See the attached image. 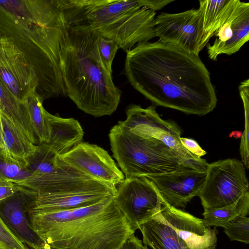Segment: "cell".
Segmentation results:
<instances>
[{"instance_id":"cell-1","label":"cell","mask_w":249,"mask_h":249,"mask_svg":"<svg viewBox=\"0 0 249 249\" xmlns=\"http://www.w3.org/2000/svg\"><path fill=\"white\" fill-rule=\"evenodd\" d=\"M128 82L153 103L188 114L212 111L217 97L198 55L160 41L139 43L126 52Z\"/></svg>"},{"instance_id":"cell-2","label":"cell","mask_w":249,"mask_h":249,"mask_svg":"<svg viewBox=\"0 0 249 249\" xmlns=\"http://www.w3.org/2000/svg\"><path fill=\"white\" fill-rule=\"evenodd\" d=\"M126 114V119L119 121L108 134L113 157L125 178L206 171V160L183 147L178 126L162 119L155 106L131 105Z\"/></svg>"},{"instance_id":"cell-3","label":"cell","mask_w":249,"mask_h":249,"mask_svg":"<svg viewBox=\"0 0 249 249\" xmlns=\"http://www.w3.org/2000/svg\"><path fill=\"white\" fill-rule=\"evenodd\" d=\"M66 28L58 0H0V39L24 54L38 79L37 94L43 102L67 95L59 57Z\"/></svg>"},{"instance_id":"cell-4","label":"cell","mask_w":249,"mask_h":249,"mask_svg":"<svg viewBox=\"0 0 249 249\" xmlns=\"http://www.w3.org/2000/svg\"><path fill=\"white\" fill-rule=\"evenodd\" d=\"M65 19L59 57L67 95L86 113L110 115L118 107L122 92L101 62L96 43L98 33L86 23Z\"/></svg>"},{"instance_id":"cell-5","label":"cell","mask_w":249,"mask_h":249,"mask_svg":"<svg viewBox=\"0 0 249 249\" xmlns=\"http://www.w3.org/2000/svg\"><path fill=\"white\" fill-rule=\"evenodd\" d=\"M110 196L93 205L65 211L28 209L31 226L56 249H120L134 233Z\"/></svg>"},{"instance_id":"cell-6","label":"cell","mask_w":249,"mask_h":249,"mask_svg":"<svg viewBox=\"0 0 249 249\" xmlns=\"http://www.w3.org/2000/svg\"><path fill=\"white\" fill-rule=\"evenodd\" d=\"M66 16L86 23L127 52L156 37L151 0H60Z\"/></svg>"},{"instance_id":"cell-7","label":"cell","mask_w":249,"mask_h":249,"mask_svg":"<svg viewBox=\"0 0 249 249\" xmlns=\"http://www.w3.org/2000/svg\"><path fill=\"white\" fill-rule=\"evenodd\" d=\"M249 192L243 162L227 159L208 163L206 178L198 195L204 212L229 205Z\"/></svg>"},{"instance_id":"cell-8","label":"cell","mask_w":249,"mask_h":249,"mask_svg":"<svg viewBox=\"0 0 249 249\" xmlns=\"http://www.w3.org/2000/svg\"><path fill=\"white\" fill-rule=\"evenodd\" d=\"M114 201L135 233L140 226L160 212L165 202L148 178H125L116 187Z\"/></svg>"},{"instance_id":"cell-9","label":"cell","mask_w":249,"mask_h":249,"mask_svg":"<svg viewBox=\"0 0 249 249\" xmlns=\"http://www.w3.org/2000/svg\"><path fill=\"white\" fill-rule=\"evenodd\" d=\"M155 33L159 41L196 55L207 45L203 15L199 8L175 14L160 13L155 18Z\"/></svg>"},{"instance_id":"cell-10","label":"cell","mask_w":249,"mask_h":249,"mask_svg":"<svg viewBox=\"0 0 249 249\" xmlns=\"http://www.w3.org/2000/svg\"><path fill=\"white\" fill-rule=\"evenodd\" d=\"M32 174L20 186L36 192L55 191L66 187L73 176V169L50 145L38 144L34 154L26 160Z\"/></svg>"},{"instance_id":"cell-11","label":"cell","mask_w":249,"mask_h":249,"mask_svg":"<svg viewBox=\"0 0 249 249\" xmlns=\"http://www.w3.org/2000/svg\"><path fill=\"white\" fill-rule=\"evenodd\" d=\"M61 159L92 178L116 187L125 177L108 152L93 144L81 142Z\"/></svg>"},{"instance_id":"cell-12","label":"cell","mask_w":249,"mask_h":249,"mask_svg":"<svg viewBox=\"0 0 249 249\" xmlns=\"http://www.w3.org/2000/svg\"><path fill=\"white\" fill-rule=\"evenodd\" d=\"M36 192L22 186L0 202V217L10 231L30 249H47V245L33 229L28 214Z\"/></svg>"},{"instance_id":"cell-13","label":"cell","mask_w":249,"mask_h":249,"mask_svg":"<svg viewBox=\"0 0 249 249\" xmlns=\"http://www.w3.org/2000/svg\"><path fill=\"white\" fill-rule=\"evenodd\" d=\"M161 213L189 249H215L217 231L196 217L164 202Z\"/></svg>"},{"instance_id":"cell-14","label":"cell","mask_w":249,"mask_h":249,"mask_svg":"<svg viewBox=\"0 0 249 249\" xmlns=\"http://www.w3.org/2000/svg\"><path fill=\"white\" fill-rule=\"evenodd\" d=\"M214 36L216 38L213 44H207L210 59L237 52L249 39V3L240 0Z\"/></svg>"},{"instance_id":"cell-15","label":"cell","mask_w":249,"mask_h":249,"mask_svg":"<svg viewBox=\"0 0 249 249\" xmlns=\"http://www.w3.org/2000/svg\"><path fill=\"white\" fill-rule=\"evenodd\" d=\"M206 178V172L187 170L147 177L169 205L185 208L198 196Z\"/></svg>"},{"instance_id":"cell-16","label":"cell","mask_w":249,"mask_h":249,"mask_svg":"<svg viewBox=\"0 0 249 249\" xmlns=\"http://www.w3.org/2000/svg\"><path fill=\"white\" fill-rule=\"evenodd\" d=\"M116 187L86 189L60 194L36 192L29 209L44 212L61 211L86 207L107 197L115 196Z\"/></svg>"},{"instance_id":"cell-17","label":"cell","mask_w":249,"mask_h":249,"mask_svg":"<svg viewBox=\"0 0 249 249\" xmlns=\"http://www.w3.org/2000/svg\"><path fill=\"white\" fill-rule=\"evenodd\" d=\"M0 67L13 75L30 95L37 92L39 80L24 54L13 43L0 39Z\"/></svg>"},{"instance_id":"cell-18","label":"cell","mask_w":249,"mask_h":249,"mask_svg":"<svg viewBox=\"0 0 249 249\" xmlns=\"http://www.w3.org/2000/svg\"><path fill=\"white\" fill-rule=\"evenodd\" d=\"M49 136L47 143L59 155H63L82 142L84 131L78 121L73 118H64L47 111Z\"/></svg>"},{"instance_id":"cell-19","label":"cell","mask_w":249,"mask_h":249,"mask_svg":"<svg viewBox=\"0 0 249 249\" xmlns=\"http://www.w3.org/2000/svg\"><path fill=\"white\" fill-rule=\"evenodd\" d=\"M139 229L142 235L143 243L152 249H189L160 212L141 224Z\"/></svg>"},{"instance_id":"cell-20","label":"cell","mask_w":249,"mask_h":249,"mask_svg":"<svg viewBox=\"0 0 249 249\" xmlns=\"http://www.w3.org/2000/svg\"><path fill=\"white\" fill-rule=\"evenodd\" d=\"M3 142L6 152L26 164V160L33 155L37 145L33 143L22 130L0 111Z\"/></svg>"},{"instance_id":"cell-21","label":"cell","mask_w":249,"mask_h":249,"mask_svg":"<svg viewBox=\"0 0 249 249\" xmlns=\"http://www.w3.org/2000/svg\"><path fill=\"white\" fill-rule=\"evenodd\" d=\"M239 0H200L199 9L203 18L206 44L234 9Z\"/></svg>"},{"instance_id":"cell-22","label":"cell","mask_w":249,"mask_h":249,"mask_svg":"<svg viewBox=\"0 0 249 249\" xmlns=\"http://www.w3.org/2000/svg\"><path fill=\"white\" fill-rule=\"evenodd\" d=\"M0 111L9 117L36 145L25 103L19 101L0 80Z\"/></svg>"},{"instance_id":"cell-23","label":"cell","mask_w":249,"mask_h":249,"mask_svg":"<svg viewBox=\"0 0 249 249\" xmlns=\"http://www.w3.org/2000/svg\"><path fill=\"white\" fill-rule=\"evenodd\" d=\"M249 213V192H248L229 205L212 211L204 212L202 219L206 226L223 228L237 217L247 216Z\"/></svg>"},{"instance_id":"cell-24","label":"cell","mask_w":249,"mask_h":249,"mask_svg":"<svg viewBox=\"0 0 249 249\" xmlns=\"http://www.w3.org/2000/svg\"><path fill=\"white\" fill-rule=\"evenodd\" d=\"M42 103L36 92L31 93L25 102L30 124L39 144L47 143L49 136L46 110Z\"/></svg>"},{"instance_id":"cell-25","label":"cell","mask_w":249,"mask_h":249,"mask_svg":"<svg viewBox=\"0 0 249 249\" xmlns=\"http://www.w3.org/2000/svg\"><path fill=\"white\" fill-rule=\"evenodd\" d=\"M32 176L24 163L12 157L4 149L0 148V178L20 186Z\"/></svg>"},{"instance_id":"cell-26","label":"cell","mask_w":249,"mask_h":249,"mask_svg":"<svg viewBox=\"0 0 249 249\" xmlns=\"http://www.w3.org/2000/svg\"><path fill=\"white\" fill-rule=\"evenodd\" d=\"M224 231L231 241L249 243V218L239 216L227 224Z\"/></svg>"},{"instance_id":"cell-27","label":"cell","mask_w":249,"mask_h":249,"mask_svg":"<svg viewBox=\"0 0 249 249\" xmlns=\"http://www.w3.org/2000/svg\"><path fill=\"white\" fill-rule=\"evenodd\" d=\"M96 43L101 62L107 71L112 74V64L117 50V44L113 40L107 38L98 33Z\"/></svg>"},{"instance_id":"cell-28","label":"cell","mask_w":249,"mask_h":249,"mask_svg":"<svg viewBox=\"0 0 249 249\" xmlns=\"http://www.w3.org/2000/svg\"><path fill=\"white\" fill-rule=\"evenodd\" d=\"M0 249H30L13 235L0 217Z\"/></svg>"},{"instance_id":"cell-29","label":"cell","mask_w":249,"mask_h":249,"mask_svg":"<svg viewBox=\"0 0 249 249\" xmlns=\"http://www.w3.org/2000/svg\"><path fill=\"white\" fill-rule=\"evenodd\" d=\"M21 188L22 186L11 181L0 178V202L12 196Z\"/></svg>"},{"instance_id":"cell-30","label":"cell","mask_w":249,"mask_h":249,"mask_svg":"<svg viewBox=\"0 0 249 249\" xmlns=\"http://www.w3.org/2000/svg\"><path fill=\"white\" fill-rule=\"evenodd\" d=\"M180 140L183 147L192 154L198 158L206 155V152L194 139L181 137Z\"/></svg>"},{"instance_id":"cell-31","label":"cell","mask_w":249,"mask_h":249,"mask_svg":"<svg viewBox=\"0 0 249 249\" xmlns=\"http://www.w3.org/2000/svg\"><path fill=\"white\" fill-rule=\"evenodd\" d=\"M134 233L131 234L128 237L120 249H148L147 246H143L142 241Z\"/></svg>"},{"instance_id":"cell-32","label":"cell","mask_w":249,"mask_h":249,"mask_svg":"<svg viewBox=\"0 0 249 249\" xmlns=\"http://www.w3.org/2000/svg\"><path fill=\"white\" fill-rule=\"evenodd\" d=\"M243 132L240 131H232L230 134V137H233L236 139H239L242 138Z\"/></svg>"},{"instance_id":"cell-33","label":"cell","mask_w":249,"mask_h":249,"mask_svg":"<svg viewBox=\"0 0 249 249\" xmlns=\"http://www.w3.org/2000/svg\"><path fill=\"white\" fill-rule=\"evenodd\" d=\"M0 148L4 149L3 142L2 130L0 116Z\"/></svg>"},{"instance_id":"cell-34","label":"cell","mask_w":249,"mask_h":249,"mask_svg":"<svg viewBox=\"0 0 249 249\" xmlns=\"http://www.w3.org/2000/svg\"><path fill=\"white\" fill-rule=\"evenodd\" d=\"M54 249V248H51L50 247H49L48 249Z\"/></svg>"}]
</instances>
